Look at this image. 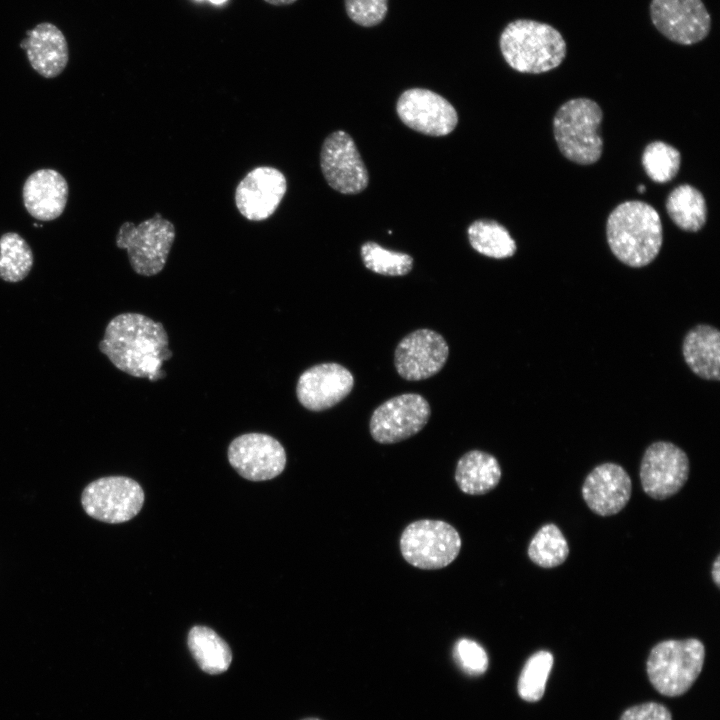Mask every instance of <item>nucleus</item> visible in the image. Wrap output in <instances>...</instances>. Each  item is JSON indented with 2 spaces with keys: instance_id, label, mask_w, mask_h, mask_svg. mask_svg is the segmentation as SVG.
Wrapping results in <instances>:
<instances>
[{
  "instance_id": "nucleus-1",
  "label": "nucleus",
  "mask_w": 720,
  "mask_h": 720,
  "mask_svg": "<svg viewBox=\"0 0 720 720\" xmlns=\"http://www.w3.org/2000/svg\"><path fill=\"white\" fill-rule=\"evenodd\" d=\"M168 344L162 323L126 312L109 321L98 347L120 371L155 381L165 377L162 364L172 357Z\"/></svg>"
},
{
  "instance_id": "nucleus-2",
  "label": "nucleus",
  "mask_w": 720,
  "mask_h": 720,
  "mask_svg": "<svg viewBox=\"0 0 720 720\" xmlns=\"http://www.w3.org/2000/svg\"><path fill=\"white\" fill-rule=\"evenodd\" d=\"M606 236L618 260L631 267H643L651 263L661 249V218L646 202L625 201L609 214Z\"/></svg>"
},
{
  "instance_id": "nucleus-3",
  "label": "nucleus",
  "mask_w": 720,
  "mask_h": 720,
  "mask_svg": "<svg viewBox=\"0 0 720 720\" xmlns=\"http://www.w3.org/2000/svg\"><path fill=\"white\" fill-rule=\"evenodd\" d=\"M499 47L511 68L529 74L557 68L567 53L566 42L556 28L531 19L510 22L500 35Z\"/></svg>"
},
{
  "instance_id": "nucleus-4",
  "label": "nucleus",
  "mask_w": 720,
  "mask_h": 720,
  "mask_svg": "<svg viewBox=\"0 0 720 720\" xmlns=\"http://www.w3.org/2000/svg\"><path fill=\"white\" fill-rule=\"evenodd\" d=\"M603 113L600 106L589 98L566 101L553 119L554 138L560 152L580 165L597 162L603 150L599 133Z\"/></svg>"
},
{
  "instance_id": "nucleus-5",
  "label": "nucleus",
  "mask_w": 720,
  "mask_h": 720,
  "mask_svg": "<svg viewBox=\"0 0 720 720\" xmlns=\"http://www.w3.org/2000/svg\"><path fill=\"white\" fill-rule=\"evenodd\" d=\"M704 660L705 647L700 640H665L651 649L646 664L647 675L660 694L680 696L694 684Z\"/></svg>"
},
{
  "instance_id": "nucleus-6",
  "label": "nucleus",
  "mask_w": 720,
  "mask_h": 720,
  "mask_svg": "<svg viewBox=\"0 0 720 720\" xmlns=\"http://www.w3.org/2000/svg\"><path fill=\"white\" fill-rule=\"evenodd\" d=\"M174 240L173 223L158 213L138 225L124 222L116 235L117 247L127 251L131 267L143 276L162 271Z\"/></svg>"
},
{
  "instance_id": "nucleus-7",
  "label": "nucleus",
  "mask_w": 720,
  "mask_h": 720,
  "mask_svg": "<svg viewBox=\"0 0 720 720\" xmlns=\"http://www.w3.org/2000/svg\"><path fill=\"white\" fill-rule=\"evenodd\" d=\"M461 538L457 530L441 520L422 519L402 532L400 550L412 566L433 570L448 566L458 556Z\"/></svg>"
},
{
  "instance_id": "nucleus-8",
  "label": "nucleus",
  "mask_w": 720,
  "mask_h": 720,
  "mask_svg": "<svg viewBox=\"0 0 720 720\" xmlns=\"http://www.w3.org/2000/svg\"><path fill=\"white\" fill-rule=\"evenodd\" d=\"M144 492L133 479L124 476L99 478L82 492L81 503L92 518L111 524L135 517L144 503Z\"/></svg>"
},
{
  "instance_id": "nucleus-9",
  "label": "nucleus",
  "mask_w": 720,
  "mask_h": 720,
  "mask_svg": "<svg viewBox=\"0 0 720 720\" xmlns=\"http://www.w3.org/2000/svg\"><path fill=\"white\" fill-rule=\"evenodd\" d=\"M431 415L427 400L416 393H405L378 406L370 419V433L381 444H392L417 434Z\"/></svg>"
},
{
  "instance_id": "nucleus-10",
  "label": "nucleus",
  "mask_w": 720,
  "mask_h": 720,
  "mask_svg": "<svg viewBox=\"0 0 720 720\" xmlns=\"http://www.w3.org/2000/svg\"><path fill=\"white\" fill-rule=\"evenodd\" d=\"M650 18L668 40L693 45L711 30V16L702 0H651Z\"/></svg>"
},
{
  "instance_id": "nucleus-11",
  "label": "nucleus",
  "mask_w": 720,
  "mask_h": 720,
  "mask_svg": "<svg viewBox=\"0 0 720 720\" xmlns=\"http://www.w3.org/2000/svg\"><path fill=\"white\" fill-rule=\"evenodd\" d=\"M689 476L686 453L670 442L658 441L645 451L640 480L644 492L653 499L663 500L676 494Z\"/></svg>"
},
{
  "instance_id": "nucleus-12",
  "label": "nucleus",
  "mask_w": 720,
  "mask_h": 720,
  "mask_svg": "<svg viewBox=\"0 0 720 720\" xmlns=\"http://www.w3.org/2000/svg\"><path fill=\"white\" fill-rule=\"evenodd\" d=\"M320 166L328 185L342 194H357L369 181L368 171L356 145L342 130L328 135L321 147Z\"/></svg>"
},
{
  "instance_id": "nucleus-13",
  "label": "nucleus",
  "mask_w": 720,
  "mask_h": 720,
  "mask_svg": "<svg viewBox=\"0 0 720 720\" xmlns=\"http://www.w3.org/2000/svg\"><path fill=\"white\" fill-rule=\"evenodd\" d=\"M228 460L235 471L250 481L277 477L286 465V452L278 440L263 433L236 437L228 447Z\"/></svg>"
},
{
  "instance_id": "nucleus-14",
  "label": "nucleus",
  "mask_w": 720,
  "mask_h": 720,
  "mask_svg": "<svg viewBox=\"0 0 720 720\" xmlns=\"http://www.w3.org/2000/svg\"><path fill=\"white\" fill-rule=\"evenodd\" d=\"M396 111L406 126L430 136L448 135L458 123L455 108L441 95L423 88L404 91Z\"/></svg>"
},
{
  "instance_id": "nucleus-15",
  "label": "nucleus",
  "mask_w": 720,
  "mask_h": 720,
  "mask_svg": "<svg viewBox=\"0 0 720 720\" xmlns=\"http://www.w3.org/2000/svg\"><path fill=\"white\" fill-rule=\"evenodd\" d=\"M449 355L446 340L431 329H417L397 345L394 364L398 374L409 381L427 379L437 374Z\"/></svg>"
},
{
  "instance_id": "nucleus-16",
  "label": "nucleus",
  "mask_w": 720,
  "mask_h": 720,
  "mask_svg": "<svg viewBox=\"0 0 720 720\" xmlns=\"http://www.w3.org/2000/svg\"><path fill=\"white\" fill-rule=\"evenodd\" d=\"M287 191L284 174L270 166L249 171L235 190V204L250 221H263L276 211Z\"/></svg>"
},
{
  "instance_id": "nucleus-17",
  "label": "nucleus",
  "mask_w": 720,
  "mask_h": 720,
  "mask_svg": "<svg viewBox=\"0 0 720 720\" xmlns=\"http://www.w3.org/2000/svg\"><path fill=\"white\" fill-rule=\"evenodd\" d=\"M354 377L338 363H322L305 370L296 385V395L306 409L323 411L342 401L352 390Z\"/></svg>"
},
{
  "instance_id": "nucleus-18",
  "label": "nucleus",
  "mask_w": 720,
  "mask_h": 720,
  "mask_svg": "<svg viewBox=\"0 0 720 720\" xmlns=\"http://www.w3.org/2000/svg\"><path fill=\"white\" fill-rule=\"evenodd\" d=\"M631 492L632 484L628 473L615 463H603L595 467L582 486V496L586 504L601 516L620 512L630 500Z\"/></svg>"
},
{
  "instance_id": "nucleus-19",
  "label": "nucleus",
  "mask_w": 720,
  "mask_h": 720,
  "mask_svg": "<svg viewBox=\"0 0 720 720\" xmlns=\"http://www.w3.org/2000/svg\"><path fill=\"white\" fill-rule=\"evenodd\" d=\"M68 194L69 187L64 176L49 168L29 175L22 189L27 212L40 221L57 219L66 207Z\"/></svg>"
},
{
  "instance_id": "nucleus-20",
  "label": "nucleus",
  "mask_w": 720,
  "mask_h": 720,
  "mask_svg": "<svg viewBox=\"0 0 720 720\" xmlns=\"http://www.w3.org/2000/svg\"><path fill=\"white\" fill-rule=\"evenodd\" d=\"M20 47L27 53L31 67L44 78H55L69 60L68 43L62 31L52 23L43 22L32 30Z\"/></svg>"
},
{
  "instance_id": "nucleus-21",
  "label": "nucleus",
  "mask_w": 720,
  "mask_h": 720,
  "mask_svg": "<svg viewBox=\"0 0 720 720\" xmlns=\"http://www.w3.org/2000/svg\"><path fill=\"white\" fill-rule=\"evenodd\" d=\"M683 356L689 368L706 380L720 379V333L709 325H697L685 336Z\"/></svg>"
},
{
  "instance_id": "nucleus-22",
  "label": "nucleus",
  "mask_w": 720,
  "mask_h": 720,
  "mask_svg": "<svg viewBox=\"0 0 720 720\" xmlns=\"http://www.w3.org/2000/svg\"><path fill=\"white\" fill-rule=\"evenodd\" d=\"M500 479V465L491 454L472 450L458 460L455 480L460 490L466 494H486L498 485Z\"/></svg>"
},
{
  "instance_id": "nucleus-23",
  "label": "nucleus",
  "mask_w": 720,
  "mask_h": 720,
  "mask_svg": "<svg viewBox=\"0 0 720 720\" xmlns=\"http://www.w3.org/2000/svg\"><path fill=\"white\" fill-rule=\"evenodd\" d=\"M187 644L198 666L208 674L223 673L232 662L229 645L209 627H192Z\"/></svg>"
},
{
  "instance_id": "nucleus-24",
  "label": "nucleus",
  "mask_w": 720,
  "mask_h": 720,
  "mask_svg": "<svg viewBox=\"0 0 720 720\" xmlns=\"http://www.w3.org/2000/svg\"><path fill=\"white\" fill-rule=\"evenodd\" d=\"M665 206L670 219L684 231L697 232L706 222L705 198L692 185L682 184L675 187L669 193Z\"/></svg>"
},
{
  "instance_id": "nucleus-25",
  "label": "nucleus",
  "mask_w": 720,
  "mask_h": 720,
  "mask_svg": "<svg viewBox=\"0 0 720 720\" xmlns=\"http://www.w3.org/2000/svg\"><path fill=\"white\" fill-rule=\"evenodd\" d=\"M474 250L485 256L503 259L515 254L517 246L508 230L494 220H477L467 230Z\"/></svg>"
},
{
  "instance_id": "nucleus-26",
  "label": "nucleus",
  "mask_w": 720,
  "mask_h": 720,
  "mask_svg": "<svg viewBox=\"0 0 720 720\" xmlns=\"http://www.w3.org/2000/svg\"><path fill=\"white\" fill-rule=\"evenodd\" d=\"M33 252L18 233L7 232L0 237V278L9 283L24 280L33 267Z\"/></svg>"
},
{
  "instance_id": "nucleus-27",
  "label": "nucleus",
  "mask_w": 720,
  "mask_h": 720,
  "mask_svg": "<svg viewBox=\"0 0 720 720\" xmlns=\"http://www.w3.org/2000/svg\"><path fill=\"white\" fill-rule=\"evenodd\" d=\"M569 555V546L561 530L552 523L542 526L532 538L528 556L543 568L561 565Z\"/></svg>"
},
{
  "instance_id": "nucleus-28",
  "label": "nucleus",
  "mask_w": 720,
  "mask_h": 720,
  "mask_svg": "<svg viewBox=\"0 0 720 720\" xmlns=\"http://www.w3.org/2000/svg\"><path fill=\"white\" fill-rule=\"evenodd\" d=\"M552 666L553 655L548 651H537L528 658L517 685L518 694L523 700L537 702L542 698Z\"/></svg>"
},
{
  "instance_id": "nucleus-29",
  "label": "nucleus",
  "mask_w": 720,
  "mask_h": 720,
  "mask_svg": "<svg viewBox=\"0 0 720 720\" xmlns=\"http://www.w3.org/2000/svg\"><path fill=\"white\" fill-rule=\"evenodd\" d=\"M641 162L650 179L657 183H667L677 175L681 155L675 147L662 141H654L645 147Z\"/></svg>"
},
{
  "instance_id": "nucleus-30",
  "label": "nucleus",
  "mask_w": 720,
  "mask_h": 720,
  "mask_svg": "<svg viewBox=\"0 0 720 720\" xmlns=\"http://www.w3.org/2000/svg\"><path fill=\"white\" fill-rule=\"evenodd\" d=\"M361 258L366 268L385 276H403L413 267L410 255L387 250L375 242L361 246Z\"/></svg>"
},
{
  "instance_id": "nucleus-31",
  "label": "nucleus",
  "mask_w": 720,
  "mask_h": 720,
  "mask_svg": "<svg viewBox=\"0 0 720 720\" xmlns=\"http://www.w3.org/2000/svg\"><path fill=\"white\" fill-rule=\"evenodd\" d=\"M454 657L459 666L469 675L478 676L488 668V655L474 640L460 639L454 647Z\"/></svg>"
},
{
  "instance_id": "nucleus-32",
  "label": "nucleus",
  "mask_w": 720,
  "mask_h": 720,
  "mask_svg": "<svg viewBox=\"0 0 720 720\" xmlns=\"http://www.w3.org/2000/svg\"><path fill=\"white\" fill-rule=\"evenodd\" d=\"M345 8L352 21L364 27H372L385 18L387 0H345Z\"/></svg>"
},
{
  "instance_id": "nucleus-33",
  "label": "nucleus",
  "mask_w": 720,
  "mask_h": 720,
  "mask_svg": "<svg viewBox=\"0 0 720 720\" xmlns=\"http://www.w3.org/2000/svg\"><path fill=\"white\" fill-rule=\"evenodd\" d=\"M619 720H672V715L661 703L645 702L626 709Z\"/></svg>"
},
{
  "instance_id": "nucleus-34",
  "label": "nucleus",
  "mask_w": 720,
  "mask_h": 720,
  "mask_svg": "<svg viewBox=\"0 0 720 720\" xmlns=\"http://www.w3.org/2000/svg\"><path fill=\"white\" fill-rule=\"evenodd\" d=\"M712 577L717 586L720 584V558L717 556L716 560L712 565Z\"/></svg>"
},
{
  "instance_id": "nucleus-35",
  "label": "nucleus",
  "mask_w": 720,
  "mask_h": 720,
  "mask_svg": "<svg viewBox=\"0 0 720 720\" xmlns=\"http://www.w3.org/2000/svg\"><path fill=\"white\" fill-rule=\"evenodd\" d=\"M264 1L267 2V3H269V4H271V5L280 6V5H289V4H292V3H294V2L297 1V0H264Z\"/></svg>"
},
{
  "instance_id": "nucleus-36",
  "label": "nucleus",
  "mask_w": 720,
  "mask_h": 720,
  "mask_svg": "<svg viewBox=\"0 0 720 720\" xmlns=\"http://www.w3.org/2000/svg\"><path fill=\"white\" fill-rule=\"evenodd\" d=\"M209 1L213 4L220 5V4L224 3L226 0H209Z\"/></svg>"
},
{
  "instance_id": "nucleus-37",
  "label": "nucleus",
  "mask_w": 720,
  "mask_h": 720,
  "mask_svg": "<svg viewBox=\"0 0 720 720\" xmlns=\"http://www.w3.org/2000/svg\"><path fill=\"white\" fill-rule=\"evenodd\" d=\"M637 190H638L639 193H643V192L645 191V186L642 185V184H640V185L638 186Z\"/></svg>"
},
{
  "instance_id": "nucleus-38",
  "label": "nucleus",
  "mask_w": 720,
  "mask_h": 720,
  "mask_svg": "<svg viewBox=\"0 0 720 720\" xmlns=\"http://www.w3.org/2000/svg\"><path fill=\"white\" fill-rule=\"evenodd\" d=\"M303 720H320V719H318V718H306V719H303Z\"/></svg>"
}]
</instances>
